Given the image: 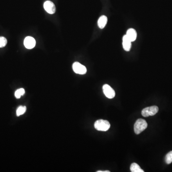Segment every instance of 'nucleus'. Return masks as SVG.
Masks as SVG:
<instances>
[{
    "label": "nucleus",
    "mask_w": 172,
    "mask_h": 172,
    "mask_svg": "<svg viewBox=\"0 0 172 172\" xmlns=\"http://www.w3.org/2000/svg\"><path fill=\"white\" fill-rule=\"evenodd\" d=\"M147 123L146 120L139 119L137 120L134 125V130L136 135H139L147 127Z\"/></svg>",
    "instance_id": "nucleus-1"
},
{
    "label": "nucleus",
    "mask_w": 172,
    "mask_h": 172,
    "mask_svg": "<svg viewBox=\"0 0 172 172\" xmlns=\"http://www.w3.org/2000/svg\"><path fill=\"white\" fill-rule=\"evenodd\" d=\"M95 128L99 131L106 132L109 129L110 124L106 120H98L95 123Z\"/></svg>",
    "instance_id": "nucleus-2"
},
{
    "label": "nucleus",
    "mask_w": 172,
    "mask_h": 172,
    "mask_svg": "<svg viewBox=\"0 0 172 172\" xmlns=\"http://www.w3.org/2000/svg\"><path fill=\"white\" fill-rule=\"evenodd\" d=\"M159 110V108L157 106H153L151 107H147L143 110L142 114L143 117H147L154 116L157 114Z\"/></svg>",
    "instance_id": "nucleus-3"
},
{
    "label": "nucleus",
    "mask_w": 172,
    "mask_h": 172,
    "mask_svg": "<svg viewBox=\"0 0 172 172\" xmlns=\"http://www.w3.org/2000/svg\"><path fill=\"white\" fill-rule=\"evenodd\" d=\"M72 68L73 71L76 74L84 75L87 72V68L86 67L79 62H76L74 63L72 65Z\"/></svg>",
    "instance_id": "nucleus-4"
},
{
    "label": "nucleus",
    "mask_w": 172,
    "mask_h": 172,
    "mask_svg": "<svg viewBox=\"0 0 172 172\" xmlns=\"http://www.w3.org/2000/svg\"><path fill=\"white\" fill-rule=\"evenodd\" d=\"M103 93L106 97L109 98H113L115 96V92L114 90L108 84H105L103 85Z\"/></svg>",
    "instance_id": "nucleus-5"
},
{
    "label": "nucleus",
    "mask_w": 172,
    "mask_h": 172,
    "mask_svg": "<svg viewBox=\"0 0 172 172\" xmlns=\"http://www.w3.org/2000/svg\"><path fill=\"white\" fill-rule=\"evenodd\" d=\"M45 10L49 14H54L56 12V6L52 1H47L44 4Z\"/></svg>",
    "instance_id": "nucleus-6"
},
{
    "label": "nucleus",
    "mask_w": 172,
    "mask_h": 172,
    "mask_svg": "<svg viewBox=\"0 0 172 172\" xmlns=\"http://www.w3.org/2000/svg\"><path fill=\"white\" fill-rule=\"evenodd\" d=\"M35 39L32 37H27L24 39V45L26 49H33L35 46Z\"/></svg>",
    "instance_id": "nucleus-7"
},
{
    "label": "nucleus",
    "mask_w": 172,
    "mask_h": 172,
    "mask_svg": "<svg viewBox=\"0 0 172 172\" xmlns=\"http://www.w3.org/2000/svg\"><path fill=\"white\" fill-rule=\"evenodd\" d=\"M126 35L132 42L135 41L136 38H137L136 31L135 29H133V28H130V29H128L127 31Z\"/></svg>",
    "instance_id": "nucleus-8"
},
{
    "label": "nucleus",
    "mask_w": 172,
    "mask_h": 172,
    "mask_svg": "<svg viewBox=\"0 0 172 172\" xmlns=\"http://www.w3.org/2000/svg\"><path fill=\"white\" fill-rule=\"evenodd\" d=\"M132 42L129 39L126 35L123 38V46L124 49L126 51H130L132 46Z\"/></svg>",
    "instance_id": "nucleus-9"
},
{
    "label": "nucleus",
    "mask_w": 172,
    "mask_h": 172,
    "mask_svg": "<svg viewBox=\"0 0 172 172\" xmlns=\"http://www.w3.org/2000/svg\"><path fill=\"white\" fill-rule=\"evenodd\" d=\"M108 22V18L107 16L105 15L101 16L98 21V25L101 29L104 28Z\"/></svg>",
    "instance_id": "nucleus-10"
},
{
    "label": "nucleus",
    "mask_w": 172,
    "mask_h": 172,
    "mask_svg": "<svg viewBox=\"0 0 172 172\" xmlns=\"http://www.w3.org/2000/svg\"><path fill=\"white\" fill-rule=\"evenodd\" d=\"M130 170L131 172H144V171L140 168L139 165L135 162L131 165Z\"/></svg>",
    "instance_id": "nucleus-11"
},
{
    "label": "nucleus",
    "mask_w": 172,
    "mask_h": 172,
    "mask_svg": "<svg viewBox=\"0 0 172 172\" xmlns=\"http://www.w3.org/2000/svg\"><path fill=\"white\" fill-rule=\"evenodd\" d=\"M26 106H20L17 108V110H16V115L17 116H20L24 114V113L26 112Z\"/></svg>",
    "instance_id": "nucleus-12"
},
{
    "label": "nucleus",
    "mask_w": 172,
    "mask_h": 172,
    "mask_svg": "<svg viewBox=\"0 0 172 172\" xmlns=\"http://www.w3.org/2000/svg\"><path fill=\"white\" fill-rule=\"evenodd\" d=\"M25 93V90L23 88L18 89L15 92V97L17 98H21V96H23Z\"/></svg>",
    "instance_id": "nucleus-13"
},
{
    "label": "nucleus",
    "mask_w": 172,
    "mask_h": 172,
    "mask_svg": "<svg viewBox=\"0 0 172 172\" xmlns=\"http://www.w3.org/2000/svg\"><path fill=\"white\" fill-rule=\"evenodd\" d=\"M165 161L167 164H170L172 162V151H170L166 154L165 157Z\"/></svg>",
    "instance_id": "nucleus-14"
},
{
    "label": "nucleus",
    "mask_w": 172,
    "mask_h": 172,
    "mask_svg": "<svg viewBox=\"0 0 172 172\" xmlns=\"http://www.w3.org/2000/svg\"><path fill=\"white\" fill-rule=\"evenodd\" d=\"M7 40L4 37H0V48L4 47L7 45Z\"/></svg>",
    "instance_id": "nucleus-15"
},
{
    "label": "nucleus",
    "mask_w": 172,
    "mask_h": 172,
    "mask_svg": "<svg viewBox=\"0 0 172 172\" xmlns=\"http://www.w3.org/2000/svg\"><path fill=\"white\" fill-rule=\"evenodd\" d=\"M97 172H110L109 171H98Z\"/></svg>",
    "instance_id": "nucleus-16"
}]
</instances>
